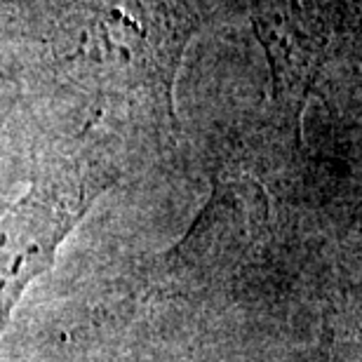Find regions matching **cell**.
Masks as SVG:
<instances>
[{"label":"cell","instance_id":"cell-1","mask_svg":"<svg viewBox=\"0 0 362 362\" xmlns=\"http://www.w3.org/2000/svg\"><path fill=\"white\" fill-rule=\"evenodd\" d=\"M66 223L54 219H17L0 228V332L10 320L14 303L31 280L49 269Z\"/></svg>","mask_w":362,"mask_h":362}]
</instances>
